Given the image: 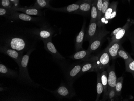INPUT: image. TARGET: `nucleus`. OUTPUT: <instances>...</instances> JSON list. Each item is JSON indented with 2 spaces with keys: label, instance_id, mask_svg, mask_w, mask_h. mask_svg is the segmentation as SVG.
Instances as JSON below:
<instances>
[{
  "label": "nucleus",
  "instance_id": "22",
  "mask_svg": "<svg viewBox=\"0 0 134 101\" xmlns=\"http://www.w3.org/2000/svg\"><path fill=\"white\" fill-rule=\"evenodd\" d=\"M101 80L103 87L104 96L103 98H105L107 95L108 88V80L107 71L104 70L101 72Z\"/></svg>",
  "mask_w": 134,
  "mask_h": 101
},
{
  "label": "nucleus",
  "instance_id": "29",
  "mask_svg": "<svg viewBox=\"0 0 134 101\" xmlns=\"http://www.w3.org/2000/svg\"><path fill=\"white\" fill-rule=\"evenodd\" d=\"M123 79L122 77H119L117 79L116 85L115 87L116 94L118 96L121 95L122 87H123Z\"/></svg>",
  "mask_w": 134,
  "mask_h": 101
},
{
  "label": "nucleus",
  "instance_id": "6",
  "mask_svg": "<svg viewBox=\"0 0 134 101\" xmlns=\"http://www.w3.org/2000/svg\"><path fill=\"white\" fill-rule=\"evenodd\" d=\"M42 41L44 43L45 49L52 55L55 60L58 63H60L65 60V58L57 50V48L52 41V38Z\"/></svg>",
  "mask_w": 134,
  "mask_h": 101
},
{
  "label": "nucleus",
  "instance_id": "37",
  "mask_svg": "<svg viewBox=\"0 0 134 101\" xmlns=\"http://www.w3.org/2000/svg\"><path fill=\"white\" fill-rule=\"evenodd\" d=\"M5 90V89H4L3 88V89H2V87H0V91H4Z\"/></svg>",
  "mask_w": 134,
  "mask_h": 101
},
{
  "label": "nucleus",
  "instance_id": "13",
  "mask_svg": "<svg viewBox=\"0 0 134 101\" xmlns=\"http://www.w3.org/2000/svg\"><path fill=\"white\" fill-rule=\"evenodd\" d=\"M83 63L79 64L72 66L69 69L67 74V79L69 82H72L80 75V72Z\"/></svg>",
  "mask_w": 134,
  "mask_h": 101
},
{
  "label": "nucleus",
  "instance_id": "19",
  "mask_svg": "<svg viewBox=\"0 0 134 101\" xmlns=\"http://www.w3.org/2000/svg\"><path fill=\"white\" fill-rule=\"evenodd\" d=\"M91 54L87 50H86L82 49L77 51L76 53L71 55L69 57L74 60H83L85 61L88 59Z\"/></svg>",
  "mask_w": 134,
  "mask_h": 101
},
{
  "label": "nucleus",
  "instance_id": "2",
  "mask_svg": "<svg viewBox=\"0 0 134 101\" xmlns=\"http://www.w3.org/2000/svg\"><path fill=\"white\" fill-rule=\"evenodd\" d=\"M35 50V48H33L29 50L25 55H24L20 62V65L19 66V74L18 77V81L19 82L23 84L39 87L40 85L32 80L29 77L28 70V64L29 56L32 52Z\"/></svg>",
  "mask_w": 134,
  "mask_h": 101
},
{
  "label": "nucleus",
  "instance_id": "40",
  "mask_svg": "<svg viewBox=\"0 0 134 101\" xmlns=\"http://www.w3.org/2000/svg\"><path fill=\"white\" fill-rule=\"evenodd\" d=\"M107 1V0H103V2H104V1Z\"/></svg>",
  "mask_w": 134,
  "mask_h": 101
},
{
  "label": "nucleus",
  "instance_id": "9",
  "mask_svg": "<svg viewBox=\"0 0 134 101\" xmlns=\"http://www.w3.org/2000/svg\"><path fill=\"white\" fill-rule=\"evenodd\" d=\"M31 32L36 36L37 39L42 40L52 38L54 33V30L53 29L46 27L41 29H35Z\"/></svg>",
  "mask_w": 134,
  "mask_h": 101
},
{
  "label": "nucleus",
  "instance_id": "18",
  "mask_svg": "<svg viewBox=\"0 0 134 101\" xmlns=\"http://www.w3.org/2000/svg\"><path fill=\"white\" fill-rule=\"evenodd\" d=\"M117 6V3L116 2H113L112 3L110 4L107 11H106L104 17L100 20L99 25H98V28H101L102 27V25L104 24L107 23L108 22V17L115 10H116V8Z\"/></svg>",
  "mask_w": 134,
  "mask_h": 101
},
{
  "label": "nucleus",
  "instance_id": "21",
  "mask_svg": "<svg viewBox=\"0 0 134 101\" xmlns=\"http://www.w3.org/2000/svg\"><path fill=\"white\" fill-rule=\"evenodd\" d=\"M96 68V63L94 60H89V61L86 62L85 63H83V65L82 66L80 75H82L86 72H90L95 71Z\"/></svg>",
  "mask_w": 134,
  "mask_h": 101
},
{
  "label": "nucleus",
  "instance_id": "23",
  "mask_svg": "<svg viewBox=\"0 0 134 101\" xmlns=\"http://www.w3.org/2000/svg\"><path fill=\"white\" fill-rule=\"evenodd\" d=\"M97 79L96 90H97V98L96 101H98L100 95L103 92V87L101 80V73L97 72Z\"/></svg>",
  "mask_w": 134,
  "mask_h": 101
},
{
  "label": "nucleus",
  "instance_id": "20",
  "mask_svg": "<svg viewBox=\"0 0 134 101\" xmlns=\"http://www.w3.org/2000/svg\"><path fill=\"white\" fill-rule=\"evenodd\" d=\"M93 2L82 1L80 4L79 8L76 14H86L91 10Z\"/></svg>",
  "mask_w": 134,
  "mask_h": 101
},
{
  "label": "nucleus",
  "instance_id": "34",
  "mask_svg": "<svg viewBox=\"0 0 134 101\" xmlns=\"http://www.w3.org/2000/svg\"><path fill=\"white\" fill-rule=\"evenodd\" d=\"M109 0H107L106 1L103 2L101 19L104 17V14H105V13H106V11H107L108 7L109 6ZM101 19H100V20H101Z\"/></svg>",
  "mask_w": 134,
  "mask_h": 101
},
{
  "label": "nucleus",
  "instance_id": "16",
  "mask_svg": "<svg viewBox=\"0 0 134 101\" xmlns=\"http://www.w3.org/2000/svg\"><path fill=\"white\" fill-rule=\"evenodd\" d=\"M79 6H80V4H72L68 6L61 7V8H54L51 6L49 9L55 11L76 14L77 10L79 9Z\"/></svg>",
  "mask_w": 134,
  "mask_h": 101
},
{
  "label": "nucleus",
  "instance_id": "38",
  "mask_svg": "<svg viewBox=\"0 0 134 101\" xmlns=\"http://www.w3.org/2000/svg\"><path fill=\"white\" fill-rule=\"evenodd\" d=\"M93 0H83L82 1H88V2H92Z\"/></svg>",
  "mask_w": 134,
  "mask_h": 101
},
{
  "label": "nucleus",
  "instance_id": "35",
  "mask_svg": "<svg viewBox=\"0 0 134 101\" xmlns=\"http://www.w3.org/2000/svg\"><path fill=\"white\" fill-rule=\"evenodd\" d=\"M121 29H122V28L120 27V28H117L115 30H114L112 32V33L110 34V37H111V38H112V37L115 36L117 34V33H118V31Z\"/></svg>",
  "mask_w": 134,
  "mask_h": 101
},
{
  "label": "nucleus",
  "instance_id": "7",
  "mask_svg": "<svg viewBox=\"0 0 134 101\" xmlns=\"http://www.w3.org/2000/svg\"><path fill=\"white\" fill-rule=\"evenodd\" d=\"M0 52L13 59L19 66L20 65V62L24 56L23 52H19L5 45L1 46Z\"/></svg>",
  "mask_w": 134,
  "mask_h": 101
},
{
  "label": "nucleus",
  "instance_id": "32",
  "mask_svg": "<svg viewBox=\"0 0 134 101\" xmlns=\"http://www.w3.org/2000/svg\"><path fill=\"white\" fill-rule=\"evenodd\" d=\"M1 6L6 9H11L14 6L10 0H1Z\"/></svg>",
  "mask_w": 134,
  "mask_h": 101
},
{
  "label": "nucleus",
  "instance_id": "28",
  "mask_svg": "<svg viewBox=\"0 0 134 101\" xmlns=\"http://www.w3.org/2000/svg\"><path fill=\"white\" fill-rule=\"evenodd\" d=\"M118 56L123 58L125 62H126L129 61V60L132 59L130 55L121 47L118 50Z\"/></svg>",
  "mask_w": 134,
  "mask_h": 101
},
{
  "label": "nucleus",
  "instance_id": "4",
  "mask_svg": "<svg viewBox=\"0 0 134 101\" xmlns=\"http://www.w3.org/2000/svg\"><path fill=\"white\" fill-rule=\"evenodd\" d=\"M109 31H107L105 29H102L99 30L98 33L96 36L90 42H89V46L87 50L89 51L90 54L98 50L100 48L104 38L108 33Z\"/></svg>",
  "mask_w": 134,
  "mask_h": 101
},
{
  "label": "nucleus",
  "instance_id": "27",
  "mask_svg": "<svg viewBox=\"0 0 134 101\" xmlns=\"http://www.w3.org/2000/svg\"><path fill=\"white\" fill-rule=\"evenodd\" d=\"M118 96L116 94L115 88L110 89L108 90L106 96L102 100H105L108 99L109 101H114Z\"/></svg>",
  "mask_w": 134,
  "mask_h": 101
},
{
  "label": "nucleus",
  "instance_id": "3",
  "mask_svg": "<svg viewBox=\"0 0 134 101\" xmlns=\"http://www.w3.org/2000/svg\"><path fill=\"white\" fill-rule=\"evenodd\" d=\"M44 89L52 93L59 99L67 98L69 99L76 96V93L74 88L72 87V83H71V82H69L67 84L62 83L55 90H50L46 89Z\"/></svg>",
  "mask_w": 134,
  "mask_h": 101
},
{
  "label": "nucleus",
  "instance_id": "25",
  "mask_svg": "<svg viewBox=\"0 0 134 101\" xmlns=\"http://www.w3.org/2000/svg\"><path fill=\"white\" fill-rule=\"evenodd\" d=\"M50 0H36L34 6L41 9L44 8L50 9L51 6L50 5Z\"/></svg>",
  "mask_w": 134,
  "mask_h": 101
},
{
  "label": "nucleus",
  "instance_id": "8",
  "mask_svg": "<svg viewBox=\"0 0 134 101\" xmlns=\"http://www.w3.org/2000/svg\"><path fill=\"white\" fill-rule=\"evenodd\" d=\"M7 19L29 22H38L41 19L40 17H33L31 15L26 14L22 12L20 13L19 12L16 11L12 10L11 14Z\"/></svg>",
  "mask_w": 134,
  "mask_h": 101
},
{
  "label": "nucleus",
  "instance_id": "15",
  "mask_svg": "<svg viewBox=\"0 0 134 101\" xmlns=\"http://www.w3.org/2000/svg\"><path fill=\"white\" fill-rule=\"evenodd\" d=\"M86 23H83L81 30L77 36L75 40V49L76 52L79 51L83 48V43L84 40L85 34Z\"/></svg>",
  "mask_w": 134,
  "mask_h": 101
},
{
  "label": "nucleus",
  "instance_id": "39",
  "mask_svg": "<svg viewBox=\"0 0 134 101\" xmlns=\"http://www.w3.org/2000/svg\"><path fill=\"white\" fill-rule=\"evenodd\" d=\"M128 2H129V3H130V0H128Z\"/></svg>",
  "mask_w": 134,
  "mask_h": 101
},
{
  "label": "nucleus",
  "instance_id": "30",
  "mask_svg": "<svg viewBox=\"0 0 134 101\" xmlns=\"http://www.w3.org/2000/svg\"><path fill=\"white\" fill-rule=\"evenodd\" d=\"M126 71L134 75V60L132 59L125 62Z\"/></svg>",
  "mask_w": 134,
  "mask_h": 101
},
{
  "label": "nucleus",
  "instance_id": "36",
  "mask_svg": "<svg viewBox=\"0 0 134 101\" xmlns=\"http://www.w3.org/2000/svg\"><path fill=\"white\" fill-rule=\"evenodd\" d=\"M15 6H19V0H10Z\"/></svg>",
  "mask_w": 134,
  "mask_h": 101
},
{
  "label": "nucleus",
  "instance_id": "12",
  "mask_svg": "<svg viewBox=\"0 0 134 101\" xmlns=\"http://www.w3.org/2000/svg\"><path fill=\"white\" fill-rule=\"evenodd\" d=\"M98 23L97 21L90 22V24L85 36V41H88L89 42L93 39L98 33Z\"/></svg>",
  "mask_w": 134,
  "mask_h": 101
},
{
  "label": "nucleus",
  "instance_id": "26",
  "mask_svg": "<svg viewBox=\"0 0 134 101\" xmlns=\"http://www.w3.org/2000/svg\"><path fill=\"white\" fill-rule=\"evenodd\" d=\"M128 27H129V23H127L124 27L122 28V29L118 31V33L115 36L110 38V42L115 41V40H120L125 35L126 30L128 29Z\"/></svg>",
  "mask_w": 134,
  "mask_h": 101
},
{
  "label": "nucleus",
  "instance_id": "11",
  "mask_svg": "<svg viewBox=\"0 0 134 101\" xmlns=\"http://www.w3.org/2000/svg\"><path fill=\"white\" fill-rule=\"evenodd\" d=\"M121 47L120 40L110 42L105 49L107 50L111 59H116L118 57V51Z\"/></svg>",
  "mask_w": 134,
  "mask_h": 101
},
{
  "label": "nucleus",
  "instance_id": "5",
  "mask_svg": "<svg viewBox=\"0 0 134 101\" xmlns=\"http://www.w3.org/2000/svg\"><path fill=\"white\" fill-rule=\"evenodd\" d=\"M111 58L106 49L103 50L102 53L96 60V68L95 72H101L105 70L109 66Z\"/></svg>",
  "mask_w": 134,
  "mask_h": 101
},
{
  "label": "nucleus",
  "instance_id": "17",
  "mask_svg": "<svg viewBox=\"0 0 134 101\" xmlns=\"http://www.w3.org/2000/svg\"><path fill=\"white\" fill-rule=\"evenodd\" d=\"M108 88H115L117 82V79L114 69L112 66L108 67L107 69Z\"/></svg>",
  "mask_w": 134,
  "mask_h": 101
},
{
  "label": "nucleus",
  "instance_id": "1",
  "mask_svg": "<svg viewBox=\"0 0 134 101\" xmlns=\"http://www.w3.org/2000/svg\"><path fill=\"white\" fill-rule=\"evenodd\" d=\"M3 45L7 46L19 52H27L30 50L35 48V43L29 41L22 36L10 35L3 39Z\"/></svg>",
  "mask_w": 134,
  "mask_h": 101
},
{
  "label": "nucleus",
  "instance_id": "31",
  "mask_svg": "<svg viewBox=\"0 0 134 101\" xmlns=\"http://www.w3.org/2000/svg\"><path fill=\"white\" fill-rule=\"evenodd\" d=\"M103 0H97V7L98 12V25L100 22L101 17L102 11V6H103Z\"/></svg>",
  "mask_w": 134,
  "mask_h": 101
},
{
  "label": "nucleus",
  "instance_id": "24",
  "mask_svg": "<svg viewBox=\"0 0 134 101\" xmlns=\"http://www.w3.org/2000/svg\"><path fill=\"white\" fill-rule=\"evenodd\" d=\"M97 0H94L91 10L90 22L97 21L98 19V12L97 7Z\"/></svg>",
  "mask_w": 134,
  "mask_h": 101
},
{
  "label": "nucleus",
  "instance_id": "14",
  "mask_svg": "<svg viewBox=\"0 0 134 101\" xmlns=\"http://www.w3.org/2000/svg\"><path fill=\"white\" fill-rule=\"evenodd\" d=\"M0 75L1 77L12 79L18 78V72L16 71L8 68L4 64H0Z\"/></svg>",
  "mask_w": 134,
  "mask_h": 101
},
{
  "label": "nucleus",
  "instance_id": "10",
  "mask_svg": "<svg viewBox=\"0 0 134 101\" xmlns=\"http://www.w3.org/2000/svg\"><path fill=\"white\" fill-rule=\"evenodd\" d=\"M12 10L20 12L29 15H35V16H41L43 15V13L41 9L35 6L33 7H20V6H15L11 9Z\"/></svg>",
  "mask_w": 134,
  "mask_h": 101
},
{
  "label": "nucleus",
  "instance_id": "33",
  "mask_svg": "<svg viewBox=\"0 0 134 101\" xmlns=\"http://www.w3.org/2000/svg\"><path fill=\"white\" fill-rule=\"evenodd\" d=\"M12 9H6V8H4L1 7L0 8V15L3 17L8 18L9 15L11 14V12Z\"/></svg>",
  "mask_w": 134,
  "mask_h": 101
}]
</instances>
